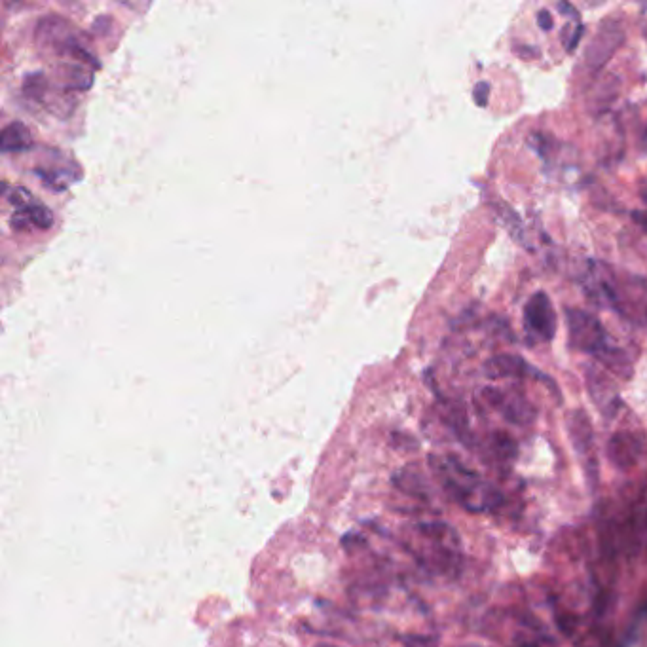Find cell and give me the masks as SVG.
Masks as SVG:
<instances>
[{"instance_id": "1", "label": "cell", "mask_w": 647, "mask_h": 647, "mask_svg": "<svg viewBox=\"0 0 647 647\" xmlns=\"http://www.w3.org/2000/svg\"><path fill=\"white\" fill-rule=\"evenodd\" d=\"M429 467L444 492L469 513H494L503 505L500 490L452 454L429 456Z\"/></svg>"}, {"instance_id": "2", "label": "cell", "mask_w": 647, "mask_h": 647, "mask_svg": "<svg viewBox=\"0 0 647 647\" xmlns=\"http://www.w3.org/2000/svg\"><path fill=\"white\" fill-rule=\"evenodd\" d=\"M407 549L426 570L452 577L462 570V541L446 522H418L410 528Z\"/></svg>"}, {"instance_id": "3", "label": "cell", "mask_w": 647, "mask_h": 647, "mask_svg": "<svg viewBox=\"0 0 647 647\" xmlns=\"http://www.w3.org/2000/svg\"><path fill=\"white\" fill-rule=\"evenodd\" d=\"M566 323L568 346L572 350L589 353L613 374L621 376L623 380H630L632 363L629 355L611 342L608 331L598 317L579 308H566Z\"/></svg>"}, {"instance_id": "4", "label": "cell", "mask_w": 647, "mask_h": 647, "mask_svg": "<svg viewBox=\"0 0 647 647\" xmlns=\"http://www.w3.org/2000/svg\"><path fill=\"white\" fill-rule=\"evenodd\" d=\"M482 397L490 407L498 410L507 422L515 426H528L536 420V408L532 407V403L517 389L505 391V389L484 388Z\"/></svg>"}, {"instance_id": "5", "label": "cell", "mask_w": 647, "mask_h": 647, "mask_svg": "<svg viewBox=\"0 0 647 647\" xmlns=\"http://www.w3.org/2000/svg\"><path fill=\"white\" fill-rule=\"evenodd\" d=\"M568 431H570V439L574 443L577 454L583 460L587 477L594 484L598 477V465H596V456H594V431H592L591 418L587 416V412H583L581 408L572 410L568 414Z\"/></svg>"}, {"instance_id": "6", "label": "cell", "mask_w": 647, "mask_h": 647, "mask_svg": "<svg viewBox=\"0 0 647 647\" xmlns=\"http://www.w3.org/2000/svg\"><path fill=\"white\" fill-rule=\"evenodd\" d=\"M646 456V437L636 431H619L608 443V458L610 462L621 469L630 471Z\"/></svg>"}, {"instance_id": "7", "label": "cell", "mask_w": 647, "mask_h": 647, "mask_svg": "<svg viewBox=\"0 0 647 647\" xmlns=\"http://www.w3.org/2000/svg\"><path fill=\"white\" fill-rule=\"evenodd\" d=\"M524 321H526V327L536 334L539 340L549 342L555 338V308L547 293L539 291L536 295L530 296V300L524 306Z\"/></svg>"}, {"instance_id": "8", "label": "cell", "mask_w": 647, "mask_h": 647, "mask_svg": "<svg viewBox=\"0 0 647 647\" xmlns=\"http://www.w3.org/2000/svg\"><path fill=\"white\" fill-rule=\"evenodd\" d=\"M623 27L619 21L615 19H608L604 21L602 29L598 31V35L592 38L591 46L587 50V63L591 65L592 69H602L611 56L619 50V46L623 44Z\"/></svg>"}, {"instance_id": "9", "label": "cell", "mask_w": 647, "mask_h": 647, "mask_svg": "<svg viewBox=\"0 0 647 647\" xmlns=\"http://www.w3.org/2000/svg\"><path fill=\"white\" fill-rule=\"evenodd\" d=\"M484 374L490 378V380H505V378H515V380H522V378H528V376H534V378H541L543 382H547L549 386H553L551 378L541 374L539 370L534 369L528 361H524L522 357L518 355H496L492 359H488L484 363Z\"/></svg>"}, {"instance_id": "10", "label": "cell", "mask_w": 647, "mask_h": 647, "mask_svg": "<svg viewBox=\"0 0 647 647\" xmlns=\"http://www.w3.org/2000/svg\"><path fill=\"white\" fill-rule=\"evenodd\" d=\"M587 384H589L592 401L606 416L613 414L621 405L617 388L613 386L610 376L604 370L589 367L587 369Z\"/></svg>"}, {"instance_id": "11", "label": "cell", "mask_w": 647, "mask_h": 647, "mask_svg": "<svg viewBox=\"0 0 647 647\" xmlns=\"http://www.w3.org/2000/svg\"><path fill=\"white\" fill-rule=\"evenodd\" d=\"M10 224L16 230H23L29 224L37 226L40 230H48L54 224V213L46 205L38 204L37 200H33L31 204L14 211Z\"/></svg>"}, {"instance_id": "12", "label": "cell", "mask_w": 647, "mask_h": 647, "mask_svg": "<svg viewBox=\"0 0 647 647\" xmlns=\"http://www.w3.org/2000/svg\"><path fill=\"white\" fill-rule=\"evenodd\" d=\"M37 175L42 179V183L50 186L52 190H65L67 186L76 183V179L80 177V169L73 162H69L67 166L38 167Z\"/></svg>"}, {"instance_id": "13", "label": "cell", "mask_w": 647, "mask_h": 647, "mask_svg": "<svg viewBox=\"0 0 647 647\" xmlns=\"http://www.w3.org/2000/svg\"><path fill=\"white\" fill-rule=\"evenodd\" d=\"M33 147V135L29 128L21 122H12L2 130L0 137V148L4 154H14V152H25Z\"/></svg>"}, {"instance_id": "14", "label": "cell", "mask_w": 647, "mask_h": 647, "mask_svg": "<svg viewBox=\"0 0 647 647\" xmlns=\"http://www.w3.org/2000/svg\"><path fill=\"white\" fill-rule=\"evenodd\" d=\"M393 482L403 490L407 492L408 496H416V498H422V500H427L429 498V488H427L426 482H424V477L420 471H414V469H403L399 471L395 477H393Z\"/></svg>"}, {"instance_id": "15", "label": "cell", "mask_w": 647, "mask_h": 647, "mask_svg": "<svg viewBox=\"0 0 647 647\" xmlns=\"http://www.w3.org/2000/svg\"><path fill=\"white\" fill-rule=\"evenodd\" d=\"M44 88H46V80H44L42 73L31 74L25 80V93L31 95V97H40Z\"/></svg>"}, {"instance_id": "16", "label": "cell", "mask_w": 647, "mask_h": 647, "mask_svg": "<svg viewBox=\"0 0 647 647\" xmlns=\"http://www.w3.org/2000/svg\"><path fill=\"white\" fill-rule=\"evenodd\" d=\"M583 33H585V27L581 23L575 27L574 31H570V27L564 29V35H570L568 40H564V46H566L568 52H574L575 46L579 44V40L583 37Z\"/></svg>"}, {"instance_id": "17", "label": "cell", "mask_w": 647, "mask_h": 647, "mask_svg": "<svg viewBox=\"0 0 647 647\" xmlns=\"http://www.w3.org/2000/svg\"><path fill=\"white\" fill-rule=\"evenodd\" d=\"M488 97H490V84L488 82H479L473 90V99L475 103L484 109L488 105Z\"/></svg>"}, {"instance_id": "18", "label": "cell", "mask_w": 647, "mask_h": 647, "mask_svg": "<svg viewBox=\"0 0 647 647\" xmlns=\"http://www.w3.org/2000/svg\"><path fill=\"white\" fill-rule=\"evenodd\" d=\"M537 23H539V27H541L543 31H551V29H553V16L549 14V10H541V12L537 14Z\"/></svg>"}, {"instance_id": "19", "label": "cell", "mask_w": 647, "mask_h": 647, "mask_svg": "<svg viewBox=\"0 0 647 647\" xmlns=\"http://www.w3.org/2000/svg\"><path fill=\"white\" fill-rule=\"evenodd\" d=\"M632 219H634V222L644 230L647 234V211H634L632 213Z\"/></svg>"}, {"instance_id": "20", "label": "cell", "mask_w": 647, "mask_h": 647, "mask_svg": "<svg viewBox=\"0 0 647 647\" xmlns=\"http://www.w3.org/2000/svg\"><path fill=\"white\" fill-rule=\"evenodd\" d=\"M558 8H560V10H564L566 14H572L574 18H577V12H575L574 6H568V4H558Z\"/></svg>"}, {"instance_id": "21", "label": "cell", "mask_w": 647, "mask_h": 647, "mask_svg": "<svg viewBox=\"0 0 647 647\" xmlns=\"http://www.w3.org/2000/svg\"><path fill=\"white\" fill-rule=\"evenodd\" d=\"M465 647H479V646H465Z\"/></svg>"}]
</instances>
